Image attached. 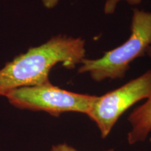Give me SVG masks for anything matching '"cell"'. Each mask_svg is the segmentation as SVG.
Returning <instances> with one entry per match:
<instances>
[{
    "label": "cell",
    "mask_w": 151,
    "mask_h": 151,
    "mask_svg": "<svg viewBox=\"0 0 151 151\" xmlns=\"http://www.w3.org/2000/svg\"><path fill=\"white\" fill-rule=\"evenodd\" d=\"M130 29L131 35L127 41L106 52L101 58H84L78 72L89 73L97 82L124 78L130 63L145 55L151 46V12L134 9Z\"/></svg>",
    "instance_id": "obj_2"
},
{
    "label": "cell",
    "mask_w": 151,
    "mask_h": 151,
    "mask_svg": "<svg viewBox=\"0 0 151 151\" xmlns=\"http://www.w3.org/2000/svg\"><path fill=\"white\" fill-rule=\"evenodd\" d=\"M121 1H125L130 5L135 6L140 4L142 0H106L105 2L104 11L106 15H111L114 14L118 4Z\"/></svg>",
    "instance_id": "obj_6"
},
{
    "label": "cell",
    "mask_w": 151,
    "mask_h": 151,
    "mask_svg": "<svg viewBox=\"0 0 151 151\" xmlns=\"http://www.w3.org/2000/svg\"><path fill=\"white\" fill-rule=\"evenodd\" d=\"M50 151H78L76 149L73 148L72 146L66 144V143H60V144L54 145L52 146ZM104 151H114L113 149L110 150H106Z\"/></svg>",
    "instance_id": "obj_7"
},
{
    "label": "cell",
    "mask_w": 151,
    "mask_h": 151,
    "mask_svg": "<svg viewBox=\"0 0 151 151\" xmlns=\"http://www.w3.org/2000/svg\"><path fill=\"white\" fill-rule=\"evenodd\" d=\"M150 94L151 69L113 91L97 96L87 116L95 122L104 139L128 109L148 99Z\"/></svg>",
    "instance_id": "obj_4"
},
{
    "label": "cell",
    "mask_w": 151,
    "mask_h": 151,
    "mask_svg": "<svg viewBox=\"0 0 151 151\" xmlns=\"http://www.w3.org/2000/svg\"><path fill=\"white\" fill-rule=\"evenodd\" d=\"M146 55L151 61V46L147 49ZM132 129L127 134L130 145L144 141L151 132V94L146 102L134 109L129 117Z\"/></svg>",
    "instance_id": "obj_5"
},
{
    "label": "cell",
    "mask_w": 151,
    "mask_h": 151,
    "mask_svg": "<svg viewBox=\"0 0 151 151\" xmlns=\"http://www.w3.org/2000/svg\"><path fill=\"white\" fill-rule=\"evenodd\" d=\"M60 0H41L43 5L46 9H50L54 8L59 3Z\"/></svg>",
    "instance_id": "obj_8"
},
{
    "label": "cell",
    "mask_w": 151,
    "mask_h": 151,
    "mask_svg": "<svg viewBox=\"0 0 151 151\" xmlns=\"http://www.w3.org/2000/svg\"><path fill=\"white\" fill-rule=\"evenodd\" d=\"M86 42L81 37L60 35L40 46L30 48L0 69V96L22 87L50 82L52 68L61 63L73 69L86 55Z\"/></svg>",
    "instance_id": "obj_1"
},
{
    "label": "cell",
    "mask_w": 151,
    "mask_h": 151,
    "mask_svg": "<svg viewBox=\"0 0 151 151\" xmlns=\"http://www.w3.org/2000/svg\"><path fill=\"white\" fill-rule=\"evenodd\" d=\"M97 96L79 94L61 89L50 82L22 87L7 94L9 103L20 109L43 111L52 116L76 112L88 114Z\"/></svg>",
    "instance_id": "obj_3"
}]
</instances>
